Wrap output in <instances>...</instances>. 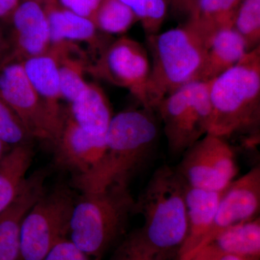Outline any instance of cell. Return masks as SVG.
Instances as JSON below:
<instances>
[{"mask_svg": "<svg viewBox=\"0 0 260 260\" xmlns=\"http://www.w3.org/2000/svg\"><path fill=\"white\" fill-rule=\"evenodd\" d=\"M32 1L39 2V3H42V1H44V0H32Z\"/></svg>", "mask_w": 260, "mask_h": 260, "instance_id": "cell-37", "label": "cell"}, {"mask_svg": "<svg viewBox=\"0 0 260 260\" xmlns=\"http://www.w3.org/2000/svg\"><path fill=\"white\" fill-rule=\"evenodd\" d=\"M8 51V43L5 39L2 29L0 28V59L6 54Z\"/></svg>", "mask_w": 260, "mask_h": 260, "instance_id": "cell-34", "label": "cell"}, {"mask_svg": "<svg viewBox=\"0 0 260 260\" xmlns=\"http://www.w3.org/2000/svg\"><path fill=\"white\" fill-rule=\"evenodd\" d=\"M211 118L208 133L229 141L246 136L249 145L259 141L260 47L238 64L210 80Z\"/></svg>", "mask_w": 260, "mask_h": 260, "instance_id": "cell-2", "label": "cell"}, {"mask_svg": "<svg viewBox=\"0 0 260 260\" xmlns=\"http://www.w3.org/2000/svg\"><path fill=\"white\" fill-rule=\"evenodd\" d=\"M186 183L175 168L164 165L155 171L139 198L135 213L144 225L138 229L145 247L167 260L179 253L187 234Z\"/></svg>", "mask_w": 260, "mask_h": 260, "instance_id": "cell-3", "label": "cell"}, {"mask_svg": "<svg viewBox=\"0 0 260 260\" xmlns=\"http://www.w3.org/2000/svg\"><path fill=\"white\" fill-rule=\"evenodd\" d=\"M42 260H102L91 257L80 250L68 238L53 246Z\"/></svg>", "mask_w": 260, "mask_h": 260, "instance_id": "cell-29", "label": "cell"}, {"mask_svg": "<svg viewBox=\"0 0 260 260\" xmlns=\"http://www.w3.org/2000/svg\"><path fill=\"white\" fill-rule=\"evenodd\" d=\"M11 148L12 147L7 145L6 143H5L4 142L2 141V140H0V160H1L2 158L4 157L5 154L9 151Z\"/></svg>", "mask_w": 260, "mask_h": 260, "instance_id": "cell-35", "label": "cell"}, {"mask_svg": "<svg viewBox=\"0 0 260 260\" xmlns=\"http://www.w3.org/2000/svg\"><path fill=\"white\" fill-rule=\"evenodd\" d=\"M153 62L142 107L155 110L164 98L200 80L208 48L186 24L147 37Z\"/></svg>", "mask_w": 260, "mask_h": 260, "instance_id": "cell-4", "label": "cell"}, {"mask_svg": "<svg viewBox=\"0 0 260 260\" xmlns=\"http://www.w3.org/2000/svg\"><path fill=\"white\" fill-rule=\"evenodd\" d=\"M63 42L51 44L50 49L40 55L22 61L24 71L32 88L50 114L61 126L64 113L61 110L59 68Z\"/></svg>", "mask_w": 260, "mask_h": 260, "instance_id": "cell-15", "label": "cell"}, {"mask_svg": "<svg viewBox=\"0 0 260 260\" xmlns=\"http://www.w3.org/2000/svg\"><path fill=\"white\" fill-rule=\"evenodd\" d=\"M209 85L210 81L201 80L186 84L155 107L172 155H182L208 133L211 118Z\"/></svg>", "mask_w": 260, "mask_h": 260, "instance_id": "cell-6", "label": "cell"}, {"mask_svg": "<svg viewBox=\"0 0 260 260\" xmlns=\"http://www.w3.org/2000/svg\"><path fill=\"white\" fill-rule=\"evenodd\" d=\"M259 210L260 167L257 165L234 179L224 191L203 247L228 228L259 216Z\"/></svg>", "mask_w": 260, "mask_h": 260, "instance_id": "cell-12", "label": "cell"}, {"mask_svg": "<svg viewBox=\"0 0 260 260\" xmlns=\"http://www.w3.org/2000/svg\"><path fill=\"white\" fill-rule=\"evenodd\" d=\"M0 93L32 139L54 142L61 126L52 119L32 88L22 61L8 53L0 59Z\"/></svg>", "mask_w": 260, "mask_h": 260, "instance_id": "cell-9", "label": "cell"}, {"mask_svg": "<svg viewBox=\"0 0 260 260\" xmlns=\"http://www.w3.org/2000/svg\"><path fill=\"white\" fill-rule=\"evenodd\" d=\"M129 7L144 28L147 36L158 34L166 16L167 0H120Z\"/></svg>", "mask_w": 260, "mask_h": 260, "instance_id": "cell-26", "label": "cell"}, {"mask_svg": "<svg viewBox=\"0 0 260 260\" xmlns=\"http://www.w3.org/2000/svg\"><path fill=\"white\" fill-rule=\"evenodd\" d=\"M168 4L172 6V9L180 14H191L198 0H167Z\"/></svg>", "mask_w": 260, "mask_h": 260, "instance_id": "cell-32", "label": "cell"}, {"mask_svg": "<svg viewBox=\"0 0 260 260\" xmlns=\"http://www.w3.org/2000/svg\"><path fill=\"white\" fill-rule=\"evenodd\" d=\"M85 53L73 42H63L59 62V85L62 99L71 103L88 87L85 78L88 65Z\"/></svg>", "mask_w": 260, "mask_h": 260, "instance_id": "cell-23", "label": "cell"}, {"mask_svg": "<svg viewBox=\"0 0 260 260\" xmlns=\"http://www.w3.org/2000/svg\"><path fill=\"white\" fill-rule=\"evenodd\" d=\"M44 9L49 22L51 44L82 42L100 54L110 42L103 40L90 19L63 8L56 0H44Z\"/></svg>", "mask_w": 260, "mask_h": 260, "instance_id": "cell-17", "label": "cell"}, {"mask_svg": "<svg viewBox=\"0 0 260 260\" xmlns=\"http://www.w3.org/2000/svg\"><path fill=\"white\" fill-rule=\"evenodd\" d=\"M34 150L30 143L12 147L0 160V213L20 194L27 180Z\"/></svg>", "mask_w": 260, "mask_h": 260, "instance_id": "cell-20", "label": "cell"}, {"mask_svg": "<svg viewBox=\"0 0 260 260\" xmlns=\"http://www.w3.org/2000/svg\"><path fill=\"white\" fill-rule=\"evenodd\" d=\"M70 105L68 112L82 129L96 136H106L114 115L107 95L99 85L89 83Z\"/></svg>", "mask_w": 260, "mask_h": 260, "instance_id": "cell-18", "label": "cell"}, {"mask_svg": "<svg viewBox=\"0 0 260 260\" xmlns=\"http://www.w3.org/2000/svg\"><path fill=\"white\" fill-rule=\"evenodd\" d=\"M248 51L245 41L233 26L214 34L207 51L201 81H210L240 61Z\"/></svg>", "mask_w": 260, "mask_h": 260, "instance_id": "cell-19", "label": "cell"}, {"mask_svg": "<svg viewBox=\"0 0 260 260\" xmlns=\"http://www.w3.org/2000/svg\"><path fill=\"white\" fill-rule=\"evenodd\" d=\"M75 203L73 191L65 185L43 193L23 219L19 260H42L67 238Z\"/></svg>", "mask_w": 260, "mask_h": 260, "instance_id": "cell-7", "label": "cell"}, {"mask_svg": "<svg viewBox=\"0 0 260 260\" xmlns=\"http://www.w3.org/2000/svg\"><path fill=\"white\" fill-rule=\"evenodd\" d=\"M46 177L44 170L29 176L15 201L0 213V260H19L22 223L32 205L45 191Z\"/></svg>", "mask_w": 260, "mask_h": 260, "instance_id": "cell-14", "label": "cell"}, {"mask_svg": "<svg viewBox=\"0 0 260 260\" xmlns=\"http://www.w3.org/2000/svg\"><path fill=\"white\" fill-rule=\"evenodd\" d=\"M0 140L10 147L32 140L23 123L0 93Z\"/></svg>", "mask_w": 260, "mask_h": 260, "instance_id": "cell-27", "label": "cell"}, {"mask_svg": "<svg viewBox=\"0 0 260 260\" xmlns=\"http://www.w3.org/2000/svg\"><path fill=\"white\" fill-rule=\"evenodd\" d=\"M20 3V0H0V19L10 20Z\"/></svg>", "mask_w": 260, "mask_h": 260, "instance_id": "cell-33", "label": "cell"}, {"mask_svg": "<svg viewBox=\"0 0 260 260\" xmlns=\"http://www.w3.org/2000/svg\"><path fill=\"white\" fill-rule=\"evenodd\" d=\"M150 72L146 49L139 42L126 37L109 43L87 69V73L127 89L141 105Z\"/></svg>", "mask_w": 260, "mask_h": 260, "instance_id": "cell-10", "label": "cell"}, {"mask_svg": "<svg viewBox=\"0 0 260 260\" xmlns=\"http://www.w3.org/2000/svg\"><path fill=\"white\" fill-rule=\"evenodd\" d=\"M225 190H206L186 184L187 234L178 253V260L189 259L203 247L205 237L213 225L219 202Z\"/></svg>", "mask_w": 260, "mask_h": 260, "instance_id": "cell-16", "label": "cell"}, {"mask_svg": "<svg viewBox=\"0 0 260 260\" xmlns=\"http://www.w3.org/2000/svg\"><path fill=\"white\" fill-rule=\"evenodd\" d=\"M232 26L245 41L248 51L260 47V0H243Z\"/></svg>", "mask_w": 260, "mask_h": 260, "instance_id": "cell-25", "label": "cell"}, {"mask_svg": "<svg viewBox=\"0 0 260 260\" xmlns=\"http://www.w3.org/2000/svg\"><path fill=\"white\" fill-rule=\"evenodd\" d=\"M220 260H245L242 259V258L239 257V256H234V255H229V254H226V255H223L221 256Z\"/></svg>", "mask_w": 260, "mask_h": 260, "instance_id": "cell-36", "label": "cell"}, {"mask_svg": "<svg viewBox=\"0 0 260 260\" xmlns=\"http://www.w3.org/2000/svg\"><path fill=\"white\" fill-rule=\"evenodd\" d=\"M92 21L98 30L108 34H122L138 21L129 7L120 0H103Z\"/></svg>", "mask_w": 260, "mask_h": 260, "instance_id": "cell-24", "label": "cell"}, {"mask_svg": "<svg viewBox=\"0 0 260 260\" xmlns=\"http://www.w3.org/2000/svg\"><path fill=\"white\" fill-rule=\"evenodd\" d=\"M243 0H198L186 25L208 48L214 34L232 26L233 20Z\"/></svg>", "mask_w": 260, "mask_h": 260, "instance_id": "cell-21", "label": "cell"}, {"mask_svg": "<svg viewBox=\"0 0 260 260\" xmlns=\"http://www.w3.org/2000/svg\"><path fill=\"white\" fill-rule=\"evenodd\" d=\"M135 200L129 187L112 186L104 190L83 192L75 200L69 233L75 246L95 259L124 235Z\"/></svg>", "mask_w": 260, "mask_h": 260, "instance_id": "cell-5", "label": "cell"}, {"mask_svg": "<svg viewBox=\"0 0 260 260\" xmlns=\"http://www.w3.org/2000/svg\"><path fill=\"white\" fill-rule=\"evenodd\" d=\"M210 243L223 255L229 254L245 260H259V216L228 228Z\"/></svg>", "mask_w": 260, "mask_h": 260, "instance_id": "cell-22", "label": "cell"}, {"mask_svg": "<svg viewBox=\"0 0 260 260\" xmlns=\"http://www.w3.org/2000/svg\"><path fill=\"white\" fill-rule=\"evenodd\" d=\"M223 256L212 243L207 244L186 260H220Z\"/></svg>", "mask_w": 260, "mask_h": 260, "instance_id": "cell-31", "label": "cell"}, {"mask_svg": "<svg viewBox=\"0 0 260 260\" xmlns=\"http://www.w3.org/2000/svg\"><path fill=\"white\" fill-rule=\"evenodd\" d=\"M52 144L56 165L71 173L75 181L88 177L100 166L106 151V136L87 133L68 112Z\"/></svg>", "mask_w": 260, "mask_h": 260, "instance_id": "cell-11", "label": "cell"}, {"mask_svg": "<svg viewBox=\"0 0 260 260\" xmlns=\"http://www.w3.org/2000/svg\"><path fill=\"white\" fill-rule=\"evenodd\" d=\"M137 230L124 237L110 260H165L146 249Z\"/></svg>", "mask_w": 260, "mask_h": 260, "instance_id": "cell-28", "label": "cell"}, {"mask_svg": "<svg viewBox=\"0 0 260 260\" xmlns=\"http://www.w3.org/2000/svg\"><path fill=\"white\" fill-rule=\"evenodd\" d=\"M175 169L186 185L216 191L225 190L239 172L229 141L209 133L182 154Z\"/></svg>", "mask_w": 260, "mask_h": 260, "instance_id": "cell-8", "label": "cell"}, {"mask_svg": "<svg viewBox=\"0 0 260 260\" xmlns=\"http://www.w3.org/2000/svg\"><path fill=\"white\" fill-rule=\"evenodd\" d=\"M103 0H59V3L75 14L92 20Z\"/></svg>", "mask_w": 260, "mask_h": 260, "instance_id": "cell-30", "label": "cell"}, {"mask_svg": "<svg viewBox=\"0 0 260 260\" xmlns=\"http://www.w3.org/2000/svg\"><path fill=\"white\" fill-rule=\"evenodd\" d=\"M154 109H129L113 116L106 135V151L100 166L88 177L73 181L83 192L112 186L129 187L130 181L153 156L159 136Z\"/></svg>", "mask_w": 260, "mask_h": 260, "instance_id": "cell-1", "label": "cell"}, {"mask_svg": "<svg viewBox=\"0 0 260 260\" xmlns=\"http://www.w3.org/2000/svg\"><path fill=\"white\" fill-rule=\"evenodd\" d=\"M12 31L7 53L23 61L47 52L51 46L49 22L39 2L24 0L10 18Z\"/></svg>", "mask_w": 260, "mask_h": 260, "instance_id": "cell-13", "label": "cell"}]
</instances>
